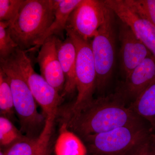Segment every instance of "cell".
I'll return each instance as SVG.
<instances>
[{
    "instance_id": "obj_1",
    "label": "cell",
    "mask_w": 155,
    "mask_h": 155,
    "mask_svg": "<svg viewBox=\"0 0 155 155\" xmlns=\"http://www.w3.org/2000/svg\"><path fill=\"white\" fill-rule=\"evenodd\" d=\"M117 92L100 97L79 112H62V122L83 138L87 135L107 132L117 127L143 123L142 120L126 106Z\"/></svg>"
},
{
    "instance_id": "obj_2",
    "label": "cell",
    "mask_w": 155,
    "mask_h": 155,
    "mask_svg": "<svg viewBox=\"0 0 155 155\" xmlns=\"http://www.w3.org/2000/svg\"><path fill=\"white\" fill-rule=\"evenodd\" d=\"M54 19L53 0H25L19 14L9 26L18 48L26 52L50 27Z\"/></svg>"
},
{
    "instance_id": "obj_3",
    "label": "cell",
    "mask_w": 155,
    "mask_h": 155,
    "mask_svg": "<svg viewBox=\"0 0 155 155\" xmlns=\"http://www.w3.org/2000/svg\"><path fill=\"white\" fill-rule=\"evenodd\" d=\"M0 69L7 75L11 85L20 130L27 137L37 139L44 128L45 117L39 113L36 101L30 89L11 62L8 59H0Z\"/></svg>"
},
{
    "instance_id": "obj_4",
    "label": "cell",
    "mask_w": 155,
    "mask_h": 155,
    "mask_svg": "<svg viewBox=\"0 0 155 155\" xmlns=\"http://www.w3.org/2000/svg\"><path fill=\"white\" fill-rule=\"evenodd\" d=\"M151 133L141 123L117 127L83 138L91 155H131L149 138Z\"/></svg>"
},
{
    "instance_id": "obj_5",
    "label": "cell",
    "mask_w": 155,
    "mask_h": 155,
    "mask_svg": "<svg viewBox=\"0 0 155 155\" xmlns=\"http://www.w3.org/2000/svg\"><path fill=\"white\" fill-rule=\"evenodd\" d=\"M66 32L67 35L72 40L76 48L75 74L78 94L75 102L65 112L75 114L94 99L93 95L96 90V70L91 40H85L70 30H66Z\"/></svg>"
},
{
    "instance_id": "obj_6",
    "label": "cell",
    "mask_w": 155,
    "mask_h": 155,
    "mask_svg": "<svg viewBox=\"0 0 155 155\" xmlns=\"http://www.w3.org/2000/svg\"><path fill=\"white\" fill-rule=\"evenodd\" d=\"M7 59L24 78L46 119L57 118L63 97L41 75L35 72L26 51L18 48Z\"/></svg>"
},
{
    "instance_id": "obj_7",
    "label": "cell",
    "mask_w": 155,
    "mask_h": 155,
    "mask_svg": "<svg viewBox=\"0 0 155 155\" xmlns=\"http://www.w3.org/2000/svg\"><path fill=\"white\" fill-rule=\"evenodd\" d=\"M115 15L108 7L104 21L91 40L96 70V90L101 93L108 86L115 65Z\"/></svg>"
},
{
    "instance_id": "obj_8",
    "label": "cell",
    "mask_w": 155,
    "mask_h": 155,
    "mask_svg": "<svg viewBox=\"0 0 155 155\" xmlns=\"http://www.w3.org/2000/svg\"><path fill=\"white\" fill-rule=\"evenodd\" d=\"M107 9L104 1L81 0L70 14L66 30L91 40L104 21Z\"/></svg>"
},
{
    "instance_id": "obj_9",
    "label": "cell",
    "mask_w": 155,
    "mask_h": 155,
    "mask_svg": "<svg viewBox=\"0 0 155 155\" xmlns=\"http://www.w3.org/2000/svg\"><path fill=\"white\" fill-rule=\"evenodd\" d=\"M119 38L120 68L125 78L152 54L130 27L121 21Z\"/></svg>"
},
{
    "instance_id": "obj_10",
    "label": "cell",
    "mask_w": 155,
    "mask_h": 155,
    "mask_svg": "<svg viewBox=\"0 0 155 155\" xmlns=\"http://www.w3.org/2000/svg\"><path fill=\"white\" fill-rule=\"evenodd\" d=\"M106 5L120 21L128 25L155 57V26L131 11L123 0H105Z\"/></svg>"
},
{
    "instance_id": "obj_11",
    "label": "cell",
    "mask_w": 155,
    "mask_h": 155,
    "mask_svg": "<svg viewBox=\"0 0 155 155\" xmlns=\"http://www.w3.org/2000/svg\"><path fill=\"white\" fill-rule=\"evenodd\" d=\"M58 37L53 35L45 41L41 46L36 61L42 76L60 93L64 91L65 78L58 58Z\"/></svg>"
},
{
    "instance_id": "obj_12",
    "label": "cell",
    "mask_w": 155,
    "mask_h": 155,
    "mask_svg": "<svg viewBox=\"0 0 155 155\" xmlns=\"http://www.w3.org/2000/svg\"><path fill=\"white\" fill-rule=\"evenodd\" d=\"M155 79V57L151 54L125 78L116 92L132 103Z\"/></svg>"
},
{
    "instance_id": "obj_13",
    "label": "cell",
    "mask_w": 155,
    "mask_h": 155,
    "mask_svg": "<svg viewBox=\"0 0 155 155\" xmlns=\"http://www.w3.org/2000/svg\"><path fill=\"white\" fill-rule=\"evenodd\" d=\"M57 43L58 58L65 78V87L61 94L63 97L71 95L76 90V48L72 40L67 35L64 40L58 37Z\"/></svg>"
},
{
    "instance_id": "obj_14",
    "label": "cell",
    "mask_w": 155,
    "mask_h": 155,
    "mask_svg": "<svg viewBox=\"0 0 155 155\" xmlns=\"http://www.w3.org/2000/svg\"><path fill=\"white\" fill-rule=\"evenodd\" d=\"M53 1L54 19L45 32L35 42V48L39 46L41 47L45 41L50 37L55 35L60 38H63L69 16L81 0Z\"/></svg>"
},
{
    "instance_id": "obj_15",
    "label": "cell",
    "mask_w": 155,
    "mask_h": 155,
    "mask_svg": "<svg viewBox=\"0 0 155 155\" xmlns=\"http://www.w3.org/2000/svg\"><path fill=\"white\" fill-rule=\"evenodd\" d=\"M129 108L140 119L149 123L155 131V79L132 103Z\"/></svg>"
},
{
    "instance_id": "obj_16",
    "label": "cell",
    "mask_w": 155,
    "mask_h": 155,
    "mask_svg": "<svg viewBox=\"0 0 155 155\" xmlns=\"http://www.w3.org/2000/svg\"><path fill=\"white\" fill-rule=\"evenodd\" d=\"M60 133L54 146L55 155H87L86 146L77 134L61 122Z\"/></svg>"
},
{
    "instance_id": "obj_17",
    "label": "cell",
    "mask_w": 155,
    "mask_h": 155,
    "mask_svg": "<svg viewBox=\"0 0 155 155\" xmlns=\"http://www.w3.org/2000/svg\"><path fill=\"white\" fill-rule=\"evenodd\" d=\"M0 111L1 116L11 120L15 113L11 85L7 75L0 69Z\"/></svg>"
},
{
    "instance_id": "obj_18",
    "label": "cell",
    "mask_w": 155,
    "mask_h": 155,
    "mask_svg": "<svg viewBox=\"0 0 155 155\" xmlns=\"http://www.w3.org/2000/svg\"><path fill=\"white\" fill-rule=\"evenodd\" d=\"M27 137L17 129L13 122L6 117L0 116V144L1 146L8 148L17 142Z\"/></svg>"
},
{
    "instance_id": "obj_19",
    "label": "cell",
    "mask_w": 155,
    "mask_h": 155,
    "mask_svg": "<svg viewBox=\"0 0 155 155\" xmlns=\"http://www.w3.org/2000/svg\"><path fill=\"white\" fill-rule=\"evenodd\" d=\"M134 13L155 26V0H123Z\"/></svg>"
},
{
    "instance_id": "obj_20",
    "label": "cell",
    "mask_w": 155,
    "mask_h": 155,
    "mask_svg": "<svg viewBox=\"0 0 155 155\" xmlns=\"http://www.w3.org/2000/svg\"><path fill=\"white\" fill-rule=\"evenodd\" d=\"M10 22H0V59L6 60L18 48L11 36Z\"/></svg>"
},
{
    "instance_id": "obj_21",
    "label": "cell",
    "mask_w": 155,
    "mask_h": 155,
    "mask_svg": "<svg viewBox=\"0 0 155 155\" xmlns=\"http://www.w3.org/2000/svg\"><path fill=\"white\" fill-rule=\"evenodd\" d=\"M55 117H48L46 119L43 130L38 138L37 144L31 155H49L51 139L52 134Z\"/></svg>"
},
{
    "instance_id": "obj_22",
    "label": "cell",
    "mask_w": 155,
    "mask_h": 155,
    "mask_svg": "<svg viewBox=\"0 0 155 155\" xmlns=\"http://www.w3.org/2000/svg\"><path fill=\"white\" fill-rule=\"evenodd\" d=\"M25 2V0H0V22H13Z\"/></svg>"
},
{
    "instance_id": "obj_23",
    "label": "cell",
    "mask_w": 155,
    "mask_h": 155,
    "mask_svg": "<svg viewBox=\"0 0 155 155\" xmlns=\"http://www.w3.org/2000/svg\"><path fill=\"white\" fill-rule=\"evenodd\" d=\"M38 139L27 137L15 143L7 148L4 155H31L37 144Z\"/></svg>"
},
{
    "instance_id": "obj_24",
    "label": "cell",
    "mask_w": 155,
    "mask_h": 155,
    "mask_svg": "<svg viewBox=\"0 0 155 155\" xmlns=\"http://www.w3.org/2000/svg\"><path fill=\"white\" fill-rule=\"evenodd\" d=\"M131 155H155L150 137L144 142L140 145Z\"/></svg>"
},
{
    "instance_id": "obj_25",
    "label": "cell",
    "mask_w": 155,
    "mask_h": 155,
    "mask_svg": "<svg viewBox=\"0 0 155 155\" xmlns=\"http://www.w3.org/2000/svg\"><path fill=\"white\" fill-rule=\"evenodd\" d=\"M150 139L151 143L153 149L155 153V133H151Z\"/></svg>"
},
{
    "instance_id": "obj_26",
    "label": "cell",
    "mask_w": 155,
    "mask_h": 155,
    "mask_svg": "<svg viewBox=\"0 0 155 155\" xmlns=\"http://www.w3.org/2000/svg\"><path fill=\"white\" fill-rule=\"evenodd\" d=\"M0 155H4V152L2 151V150H1V152H0Z\"/></svg>"
}]
</instances>
